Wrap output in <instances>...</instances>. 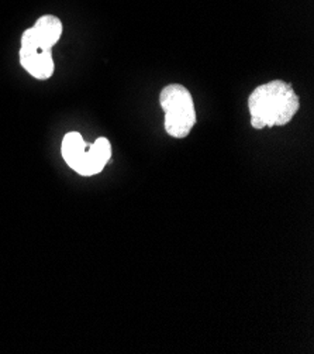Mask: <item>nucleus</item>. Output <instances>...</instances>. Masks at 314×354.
<instances>
[{"label": "nucleus", "mask_w": 314, "mask_h": 354, "mask_svg": "<svg viewBox=\"0 0 314 354\" xmlns=\"http://www.w3.org/2000/svg\"><path fill=\"white\" fill-rule=\"evenodd\" d=\"M299 108L300 99L292 85L279 80L259 85L248 97L251 126L257 130L288 124Z\"/></svg>", "instance_id": "nucleus-1"}, {"label": "nucleus", "mask_w": 314, "mask_h": 354, "mask_svg": "<svg viewBox=\"0 0 314 354\" xmlns=\"http://www.w3.org/2000/svg\"><path fill=\"white\" fill-rule=\"evenodd\" d=\"M61 153L75 172L92 176L101 172L112 158V145L106 137H99L93 145H88L79 133L71 131L62 140Z\"/></svg>", "instance_id": "nucleus-2"}, {"label": "nucleus", "mask_w": 314, "mask_h": 354, "mask_svg": "<svg viewBox=\"0 0 314 354\" xmlns=\"http://www.w3.org/2000/svg\"><path fill=\"white\" fill-rule=\"evenodd\" d=\"M165 113V131L173 138H185L196 124V111L190 92L181 84H170L159 93Z\"/></svg>", "instance_id": "nucleus-3"}, {"label": "nucleus", "mask_w": 314, "mask_h": 354, "mask_svg": "<svg viewBox=\"0 0 314 354\" xmlns=\"http://www.w3.org/2000/svg\"><path fill=\"white\" fill-rule=\"evenodd\" d=\"M20 64L27 73L36 80H48L54 74L52 50L44 48L34 37L31 28H27L21 35Z\"/></svg>", "instance_id": "nucleus-4"}, {"label": "nucleus", "mask_w": 314, "mask_h": 354, "mask_svg": "<svg viewBox=\"0 0 314 354\" xmlns=\"http://www.w3.org/2000/svg\"><path fill=\"white\" fill-rule=\"evenodd\" d=\"M31 30L39 44H41L44 48L52 50L62 35V23L57 16L46 15L36 21Z\"/></svg>", "instance_id": "nucleus-5"}]
</instances>
